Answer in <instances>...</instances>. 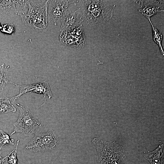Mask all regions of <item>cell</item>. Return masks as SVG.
<instances>
[{
	"mask_svg": "<svg viewBox=\"0 0 164 164\" xmlns=\"http://www.w3.org/2000/svg\"><path fill=\"white\" fill-rule=\"evenodd\" d=\"M92 142L97 152L98 164H127L124 148L117 142L95 138Z\"/></svg>",
	"mask_w": 164,
	"mask_h": 164,
	"instance_id": "1",
	"label": "cell"
},
{
	"mask_svg": "<svg viewBox=\"0 0 164 164\" xmlns=\"http://www.w3.org/2000/svg\"><path fill=\"white\" fill-rule=\"evenodd\" d=\"M81 7L84 19L87 23L96 25L104 23L111 19L115 5L104 0H82Z\"/></svg>",
	"mask_w": 164,
	"mask_h": 164,
	"instance_id": "2",
	"label": "cell"
},
{
	"mask_svg": "<svg viewBox=\"0 0 164 164\" xmlns=\"http://www.w3.org/2000/svg\"><path fill=\"white\" fill-rule=\"evenodd\" d=\"M49 0H28V10L20 15L24 23L37 31L47 29V9Z\"/></svg>",
	"mask_w": 164,
	"mask_h": 164,
	"instance_id": "3",
	"label": "cell"
},
{
	"mask_svg": "<svg viewBox=\"0 0 164 164\" xmlns=\"http://www.w3.org/2000/svg\"><path fill=\"white\" fill-rule=\"evenodd\" d=\"M19 110V114L17 121L14 123V130L11 135L20 133L30 136L39 132L41 125L37 117L33 116L22 104L13 101Z\"/></svg>",
	"mask_w": 164,
	"mask_h": 164,
	"instance_id": "4",
	"label": "cell"
},
{
	"mask_svg": "<svg viewBox=\"0 0 164 164\" xmlns=\"http://www.w3.org/2000/svg\"><path fill=\"white\" fill-rule=\"evenodd\" d=\"M58 143L55 132L50 130L45 132H39L27 144L26 148L30 151L37 152H46L54 149Z\"/></svg>",
	"mask_w": 164,
	"mask_h": 164,
	"instance_id": "5",
	"label": "cell"
},
{
	"mask_svg": "<svg viewBox=\"0 0 164 164\" xmlns=\"http://www.w3.org/2000/svg\"><path fill=\"white\" fill-rule=\"evenodd\" d=\"M60 39L66 45L79 49L83 48L86 43V38L82 25L62 32Z\"/></svg>",
	"mask_w": 164,
	"mask_h": 164,
	"instance_id": "6",
	"label": "cell"
},
{
	"mask_svg": "<svg viewBox=\"0 0 164 164\" xmlns=\"http://www.w3.org/2000/svg\"><path fill=\"white\" fill-rule=\"evenodd\" d=\"M78 2L74 0H49L47 9V21L56 25V20L62 19L69 4Z\"/></svg>",
	"mask_w": 164,
	"mask_h": 164,
	"instance_id": "7",
	"label": "cell"
},
{
	"mask_svg": "<svg viewBox=\"0 0 164 164\" xmlns=\"http://www.w3.org/2000/svg\"><path fill=\"white\" fill-rule=\"evenodd\" d=\"M12 83L19 89V94L14 97L11 98L10 99L12 101L19 98L22 95L28 92H33L39 94H43L44 95L45 102L41 105H43L46 102V96H48L49 98L50 99L53 96V94L50 89L48 83L45 81H43L36 84H32L20 85H18L13 83L9 82Z\"/></svg>",
	"mask_w": 164,
	"mask_h": 164,
	"instance_id": "8",
	"label": "cell"
},
{
	"mask_svg": "<svg viewBox=\"0 0 164 164\" xmlns=\"http://www.w3.org/2000/svg\"><path fill=\"white\" fill-rule=\"evenodd\" d=\"M84 16L82 7L74 12L68 8L64 13L62 18L61 32L75 28L80 25L83 20Z\"/></svg>",
	"mask_w": 164,
	"mask_h": 164,
	"instance_id": "9",
	"label": "cell"
},
{
	"mask_svg": "<svg viewBox=\"0 0 164 164\" xmlns=\"http://www.w3.org/2000/svg\"><path fill=\"white\" fill-rule=\"evenodd\" d=\"M28 0H0V17L9 14L20 15L28 6Z\"/></svg>",
	"mask_w": 164,
	"mask_h": 164,
	"instance_id": "10",
	"label": "cell"
},
{
	"mask_svg": "<svg viewBox=\"0 0 164 164\" xmlns=\"http://www.w3.org/2000/svg\"><path fill=\"white\" fill-rule=\"evenodd\" d=\"M163 144H160L152 151L149 152L145 155V157L151 164H163Z\"/></svg>",
	"mask_w": 164,
	"mask_h": 164,
	"instance_id": "11",
	"label": "cell"
},
{
	"mask_svg": "<svg viewBox=\"0 0 164 164\" xmlns=\"http://www.w3.org/2000/svg\"><path fill=\"white\" fill-rule=\"evenodd\" d=\"M149 2V1H147L144 7L138 9V11L147 19H150L156 14L164 12L162 8L156 5H150L148 4Z\"/></svg>",
	"mask_w": 164,
	"mask_h": 164,
	"instance_id": "12",
	"label": "cell"
},
{
	"mask_svg": "<svg viewBox=\"0 0 164 164\" xmlns=\"http://www.w3.org/2000/svg\"><path fill=\"white\" fill-rule=\"evenodd\" d=\"M16 111L15 108L11 104L10 99L0 97V114L15 112Z\"/></svg>",
	"mask_w": 164,
	"mask_h": 164,
	"instance_id": "13",
	"label": "cell"
},
{
	"mask_svg": "<svg viewBox=\"0 0 164 164\" xmlns=\"http://www.w3.org/2000/svg\"><path fill=\"white\" fill-rule=\"evenodd\" d=\"M151 24L153 32V40L157 44L160 48L161 53L163 55L164 52L162 45V36L159 30L154 26L151 22L150 19H148Z\"/></svg>",
	"mask_w": 164,
	"mask_h": 164,
	"instance_id": "14",
	"label": "cell"
},
{
	"mask_svg": "<svg viewBox=\"0 0 164 164\" xmlns=\"http://www.w3.org/2000/svg\"><path fill=\"white\" fill-rule=\"evenodd\" d=\"M9 82L7 79L5 73V66L4 63L0 64V97L2 95L4 89Z\"/></svg>",
	"mask_w": 164,
	"mask_h": 164,
	"instance_id": "15",
	"label": "cell"
},
{
	"mask_svg": "<svg viewBox=\"0 0 164 164\" xmlns=\"http://www.w3.org/2000/svg\"><path fill=\"white\" fill-rule=\"evenodd\" d=\"M0 145L2 148L9 145H14V139H11L9 135L0 129Z\"/></svg>",
	"mask_w": 164,
	"mask_h": 164,
	"instance_id": "16",
	"label": "cell"
},
{
	"mask_svg": "<svg viewBox=\"0 0 164 164\" xmlns=\"http://www.w3.org/2000/svg\"><path fill=\"white\" fill-rule=\"evenodd\" d=\"M19 141L18 140L17 142L16 146L14 149L10 152L8 154L7 157L8 158L7 162L9 164H17L18 160L16 157V154L18 152V146Z\"/></svg>",
	"mask_w": 164,
	"mask_h": 164,
	"instance_id": "17",
	"label": "cell"
},
{
	"mask_svg": "<svg viewBox=\"0 0 164 164\" xmlns=\"http://www.w3.org/2000/svg\"><path fill=\"white\" fill-rule=\"evenodd\" d=\"M2 147H0V164H3L4 162H7V161L5 160V159L7 157V156L5 157L4 158H3L1 156V149Z\"/></svg>",
	"mask_w": 164,
	"mask_h": 164,
	"instance_id": "18",
	"label": "cell"
}]
</instances>
